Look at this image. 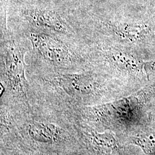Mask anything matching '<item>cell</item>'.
<instances>
[{
	"instance_id": "7",
	"label": "cell",
	"mask_w": 155,
	"mask_h": 155,
	"mask_svg": "<svg viewBox=\"0 0 155 155\" xmlns=\"http://www.w3.org/2000/svg\"><path fill=\"white\" fill-rule=\"evenodd\" d=\"M91 139L93 146L98 150L107 152L117 150L116 139L110 133H93Z\"/></svg>"
},
{
	"instance_id": "1",
	"label": "cell",
	"mask_w": 155,
	"mask_h": 155,
	"mask_svg": "<svg viewBox=\"0 0 155 155\" xmlns=\"http://www.w3.org/2000/svg\"><path fill=\"white\" fill-rule=\"evenodd\" d=\"M98 57L105 72L136 82L149 80L144 67L146 61L129 49L104 41L98 47Z\"/></svg>"
},
{
	"instance_id": "10",
	"label": "cell",
	"mask_w": 155,
	"mask_h": 155,
	"mask_svg": "<svg viewBox=\"0 0 155 155\" xmlns=\"http://www.w3.org/2000/svg\"><path fill=\"white\" fill-rule=\"evenodd\" d=\"M150 18L155 21V0H150Z\"/></svg>"
},
{
	"instance_id": "9",
	"label": "cell",
	"mask_w": 155,
	"mask_h": 155,
	"mask_svg": "<svg viewBox=\"0 0 155 155\" xmlns=\"http://www.w3.org/2000/svg\"><path fill=\"white\" fill-rule=\"evenodd\" d=\"M145 70L150 80L151 77L155 76V58L145 63Z\"/></svg>"
},
{
	"instance_id": "5",
	"label": "cell",
	"mask_w": 155,
	"mask_h": 155,
	"mask_svg": "<svg viewBox=\"0 0 155 155\" xmlns=\"http://www.w3.org/2000/svg\"><path fill=\"white\" fill-rule=\"evenodd\" d=\"M25 16L35 28L45 32L67 35L71 28L67 22L55 12L46 9H33L26 12Z\"/></svg>"
},
{
	"instance_id": "6",
	"label": "cell",
	"mask_w": 155,
	"mask_h": 155,
	"mask_svg": "<svg viewBox=\"0 0 155 155\" xmlns=\"http://www.w3.org/2000/svg\"><path fill=\"white\" fill-rule=\"evenodd\" d=\"M28 132L32 139L40 143H54L61 139V132L55 125L45 122H35L30 125Z\"/></svg>"
},
{
	"instance_id": "2",
	"label": "cell",
	"mask_w": 155,
	"mask_h": 155,
	"mask_svg": "<svg viewBox=\"0 0 155 155\" xmlns=\"http://www.w3.org/2000/svg\"><path fill=\"white\" fill-rule=\"evenodd\" d=\"M29 38L35 51L52 65L67 69L75 63V55L58 39L43 32L31 33Z\"/></svg>"
},
{
	"instance_id": "8",
	"label": "cell",
	"mask_w": 155,
	"mask_h": 155,
	"mask_svg": "<svg viewBox=\"0 0 155 155\" xmlns=\"http://www.w3.org/2000/svg\"><path fill=\"white\" fill-rule=\"evenodd\" d=\"M132 141L134 144L140 147L146 153L155 152V132L134 137Z\"/></svg>"
},
{
	"instance_id": "3",
	"label": "cell",
	"mask_w": 155,
	"mask_h": 155,
	"mask_svg": "<svg viewBox=\"0 0 155 155\" xmlns=\"http://www.w3.org/2000/svg\"><path fill=\"white\" fill-rule=\"evenodd\" d=\"M24 52L14 41L3 45L1 54V71L6 84L18 93L25 94L27 81L25 78Z\"/></svg>"
},
{
	"instance_id": "4",
	"label": "cell",
	"mask_w": 155,
	"mask_h": 155,
	"mask_svg": "<svg viewBox=\"0 0 155 155\" xmlns=\"http://www.w3.org/2000/svg\"><path fill=\"white\" fill-rule=\"evenodd\" d=\"M100 75L95 74H62L50 82L74 97H85L98 93L103 87Z\"/></svg>"
},
{
	"instance_id": "11",
	"label": "cell",
	"mask_w": 155,
	"mask_h": 155,
	"mask_svg": "<svg viewBox=\"0 0 155 155\" xmlns=\"http://www.w3.org/2000/svg\"></svg>"
}]
</instances>
